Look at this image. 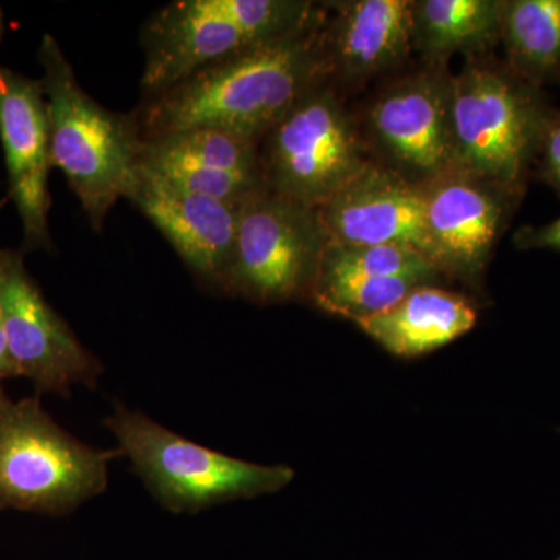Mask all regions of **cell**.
I'll return each instance as SVG.
<instances>
[{"label":"cell","mask_w":560,"mask_h":560,"mask_svg":"<svg viewBox=\"0 0 560 560\" xmlns=\"http://www.w3.org/2000/svg\"><path fill=\"white\" fill-rule=\"evenodd\" d=\"M2 33H3V14H2V10H0V39H2Z\"/></svg>","instance_id":"cell-24"},{"label":"cell","mask_w":560,"mask_h":560,"mask_svg":"<svg viewBox=\"0 0 560 560\" xmlns=\"http://www.w3.org/2000/svg\"><path fill=\"white\" fill-rule=\"evenodd\" d=\"M427 224L441 270L471 279L486 267L493 245L522 194L459 167L420 184Z\"/></svg>","instance_id":"cell-14"},{"label":"cell","mask_w":560,"mask_h":560,"mask_svg":"<svg viewBox=\"0 0 560 560\" xmlns=\"http://www.w3.org/2000/svg\"><path fill=\"white\" fill-rule=\"evenodd\" d=\"M195 278L224 293L243 202L194 194L140 167L127 194Z\"/></svg>","instance_id":"cell-12"},{"label":"cell","mask_w":560,"mask_h":560,"mask_svg":"<svg viewBox=\"0 0 560 560\" xmlns=\"http://www.w3.org/2000/svg\"><path fill=\"white\" fill-rule=\"evenodd\" d=\"M541 178L560 195V113H552L541 136L539 154Z\"/></svg>","instance_id":"cell-21"},{"label":"cell","mask_w":560,"mask_h":560,"mask_svg":"<svg viewBox=\"0 0 560 560\" xmlns=\"http://www.w3.org/2000/svg\"><path fill=\"white\" fill-rule=\"evenodd\" d=\"M338 14L324 28L329 72L366 80L396 68L412 44L415 2L357 0L338 3Z\"/></svg>","instance_id":"cell-16"},{"label":"cell","mask_w":560,"mask_h":560,"mask_svg":"<svg viewBox=\"0 0 560 560\" xmlns=\"http://www.w3.org/2000/svg\"><path fill=\"white\" fill-rule=\"evenodd\" d=\"M296 0H176L154 11L140 32L142 95L167 90L195 70L282 38L318 20Z\"/></svg>","instance_id":"cell-4"},{"label":"cell","mask_w":560,"mask_h":560,"mask_svg":"<svg viewBox=\"0 0 560 560\" xmlns=\"http://www.w3.org/2000/svg\"><path fill=\"white\" fill-rule=\"evenodd\" d=\"M105 425L119 441L120 455L131 459L150 492L173 512L275 493L294 477L287 466H259L210 451L121 405Z\"/></svg>","instance_id":"cell-6"},{"label":"cell","mask_w":560,"mask_h":560,"mask_svg":"<svg viewBox=\"0 0 560 560\" xmlns=\"http://www.w3.org/2000/svg\"><path fill=\"white\" fill-rule=\"evenodd\" d=\"M355 324L393 355L415 359L474 329L477 312L459 294L422 285L388 311L355 320Z\"/></svg>","instance_id":"cell-17"},{"label":"cell","mask_w":560,"mask_h":560,"mask_svg":"<svg viewBox=\"0 0 560 560\" xmlns=\"http://www.w3.org/2000/svg\"><path fill=\"white\" fill-rule=\"evenodd\" d=\"M501 9L497 0H420L415 2L412 44L434 58L481 54L500 39Z\"/></svg>","instance_id":"cell-18"},{"label":"cell","mask_w":560,"mask_h":560,"mask_svg":"<svg viewBox=\"0 0 560 560\" xmlns=\"http://www.w3.org/2000/svg\"><path fill=\"white\" fill-rule=\"evenodd\" d=\"M318 270L374 278H415L431 282L441 268L407 245H337L327 243Z\"/></svg>","instance_id":"cell-20"},{"label":"cell","mask_w":560,"mask_h":560,"mask_svg":"<svg viewBox=\"0 0 560 560\" xmlns=\"http://www.w3.org/2000/svg\"><path fill=\"white\" fill-rule=\"evenodd\" d=\"M517 245L526 249H560V219L541 228L522 230L517 235Z\"/></svg>","instance_id":"cell-22"},{"label":"cell","mask_w":560,"mask_h":560,"mask_svg":"<svg viewBox=\"0 0 560 560\" xmlns=\"http://www.w3.org/2000/svg\"><path fill=\"white\" fill-rule=\"evenodd\" d=\"M116 456L70 436L39 396L14 401L0 388V512L69 514L106 489Z\"/></svg>","instance_id":"cell-5"},{"label":"cell","mask_w":560,"mask_h":560,"mask_svg":"<svg viewBox=\"0 0 560 560\" xmlns=\"http://www.w3.org/2000/svg\"><path fill=\"white\" fill-rule=\"evenodd\" d=\"M451 77L419 72L390 84L371 106L375 142L396 165L394 172L416 184L455 167Z\"/></svg>","instance_id":"cell-11"},{"label":"cell","mask_w":560,"mask_h":560,"mask_svg":"<svg viewBox=\"0 0 560 560\" xmlns=\"http://www.w3.org/2000/svg\"><path fill=\"white\" fill-rule=\"evenodd\" d=\"M552 110L510 66L471 60L451 83L455 167L523 190Z\"/></svg>","instance_id":"cell-3"},{"label":"cell","mask_w":560,"mask_h":560,"mask_svg":"<svg viewBox=\"0 0 560 560\" xmlns=\"http://www.w3.org/2000/svg\"><path fill=\"white\" fill-rule=\"evenodd\" d=\"M320 20L142 95L131 113L140 139L212 128L260 143L305 92L330 75Z\"/></svg>","instance_id":"cell-1"},{"label":"cell","mask_w":560,"mask_h":560,"mask_svg":"<svg viewBox=\"0 0 560 560\" xmlns=\"http://www.w3.org/2000/svg\"><path fill=\"white\" fill-rule=\"evenodd\" d=\"M11 377H18V375L10 357L5 319H3L2 301H0V388H2L3 381Z\"/></svg>","instance_id":"cell-23"},{"label":"cell","mask_w":560,"mask_h":560,"mask_svg":"<svg viewBox=\"0 0 560 560\" xmlns=\"http://www.w3.org/2000/svg\"><path fill=\"white\" fill-rule=\"evenodd\" d=\"M327 243L318 209L265 187L243 205L224 293L259 304L308 296Z\"/></svg>","instance_id":"cell-8"},{"label":"cell","mask_w":560,"mask_h":560,"mask_svg":"<svg viewBox=\"0 0 560 560\" xmlns=\"http://www.w3.org/2000/svg\"><path fill=\"white\" fill-rule=\"evenodd\" d=\"M0 301L14 370L32 381L36 396H69L73 385L95 388L101 361L44 298L21 250H0Z\"/></svg>","instance_id":"cell-9"},{"label":"cell","mask_w":560,"mask_h":560,"mask_svg":"<svg viewBox=\"0 0 560 560\" xmlns=\"http://www.w3.org/2000/svg\"><path fill=\"white\" fill-rule=\"evenodd\" d=\"M560 560V559H559Z\"/></svg>","instance_id":"cell-25"},{"label":"cell","mask_w":560,"mask_h":560,"mask_svg":"<svg viewBox=\"0 0 560 560\" xmlns=\"http://www.w3.org/2000/svg\"><path fill=\"white\" fill-rule=\"evenodd\" d=\"M44 95L49 116L54 168L62 172L94 231L127 197L139 171L140 139L131 114L121 116L94 101L77 80L58 40L39 44Z\"/></svg>","instance_id":"cell-2"},{"label":"cell","mask_w":560,"mask_h":560,"mask_svg":"<svg viewBox=\"0 0 560 560\" xmlns=\"http://www.w3.org/2000/svg\"><path fill=\"white\" fill-rule=\"evenodd\" d=\"M0 142L9 197L22 223V250L54 248L49 215L51 168L49 116L40 80L0 65Z\"/></svg>","instance_id":"cell-10"},{"label":"cell","mask_w":560,"mask_h":560,"mask_svg":"<svg viewBox=\"0 0 560 560\" xmlns=\"http://www.w3.org/2000/svg\"><path fill=\"white\" fill-rule=\"evenodd\" d=\"M318 213L329 243L407 245L440 267L427 224L422 186L393 168L368 164L320 206Z\"/></svg>","instance_id":"cell-13"},{"label":"cell","mask_w":560,"mask_h":560,"mask_svg":"<svg viewBox=\"0 0 560 560\" xmlns=\"http://www.w3.org/2000/svg\"><path fill=\"white\" fill-rule=\"evenodd\" d=\"M326 81L305 92L259 143L268 189L313 209L326 205L370 164Z\"/></svg>","instance_id":"cell-7"},{"label":"cell","mask_w":560,"mask_h":560,"mask_svg":"<svg viewBox=\"0 0 560 560\" xmlns=\"http://www.w3.org/2000/svg\"><path fill=\"white\" fill-rule=\"evenodd\" d=\"M139 165L175 186L217 200L243 202L267 187L259 142L212 128L142 139Z\"/></svg>","instance_id":"cell-15"},{"label":"cell","mask_w":560,"mask_h":560,"mask_svg":"<svg viewBox=\"0 0 560 560\" xmlns=\"http://www.w3.org/2000/svg\"><path fill=\"white\" fill-rule=\"evenodd\" d=\"M500 39L510 68L539 86L560 73V0H510L501 9Z\"/></svg>","instance_id":"cell-19"}]
</instances>
